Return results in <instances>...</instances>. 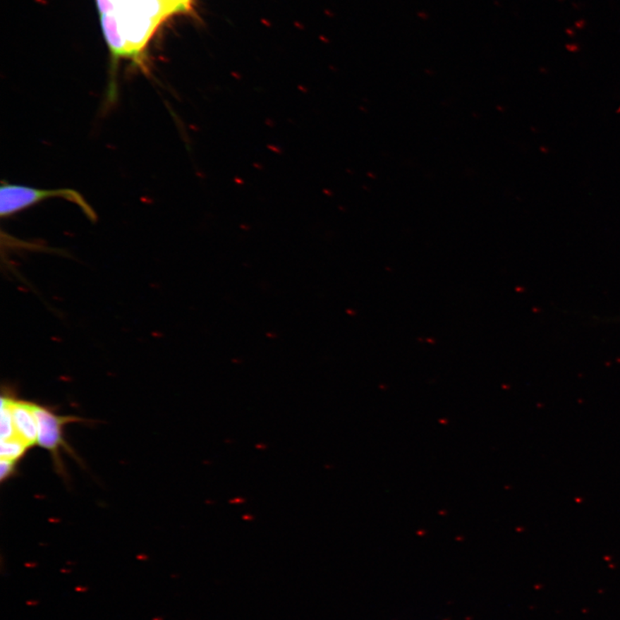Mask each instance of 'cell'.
I'll use <instances>...</instances> for the list:
<instances>
[{
	"label": "cell",
	"instance_id": "1",
	"mask_svg": "<svg viewBox=\"0 0 620 620\" xmlns=\"http://www.w3.org/2000/svg\"><path fill=\"white\" fill-rule=\"evenodd\" d=\"M194 0H97L105 41L112 56L145 59L156 30L167 18L192 13Z\"/></svg>",
	"mask_w": 620,
	"mask_h": 620
},
{
	"label": "cell",
	"instance_id": "2",
	"mask_svg": "<svg viewBox=\"0 0 620 620\" xmlns=\"http://www.w3.org/2000/svg\"><path fill=\"white\" fill-rule=\"evenodd\" d=\"M49 198H61L80 207L90 220H97V214L85 197L77 190L68 188L42 190L13 185L3 181L0 190V214L9 217L38 202Z\"/></svg>",
	"mask_w": 620,
	"mask_h": 620
},
{
	"label": "cell",
	"instance_id": "3",
	"mask_svg": "<svg viewBox=\"0 0 620 620\" xmlns=\"http://www.w3.org/2000/svg\"><path fill=\"white\" fill-rule=\"evenodd\" d=\"M34 411L37 423V446L49 451L59 467L61 448L71 451L64 439V428L68 424L82 420L75 416L58 415L51 408L35 403Z\"/></svg>",
	"mask_w": 620,
	"mask_h": 620
},
{
	"label": "cell",
	"instance_id": "4",
	"mask_svg": "<svg viewBox=\"0 0 620 620\" xmlns=\"http://www.w3.org/2000/svg\"><path fill=\"white\" fill-rule=\"evenodd\" d=\"M11 415H13L16 435L30 448L37 444V423L34 411V403L16 399L7 394Z\"/></svg>",
	"mask_w": 620,
	"mask_h": 620
},
{
	"label": "cell",
	"instance_id": "5",
	"mask_svg": "<svg viewBox=\"0 0 620 620\" xmlns=\"http://www.w3.org/2000/svg\"><path fill=\"white\" fill-rule=\"evenodd\" d=\"M29 449L30 447L22 439L18 437H14L9 439L1 440L0 455L3 459L19 462Z\"/></svg>",
	"mask_w": 620,
	"mask_h": 620
},
{
	"label": "cell",
	"instance_id": "6",
	"mask_svg": "<svg viewBox=\"0 0 620 620\" xmlns=\"http://www.w3.org/2000/svg\"><path fill=\"white\" fill-rule=\"evenodd\" d=\"M0 434H1V440L17 437L7 394H3L1 397V432Z\"/></svg>",
	"mask_w": 620,
	"mask_h": 620
},
{
	"label": "cell",
	"instance_id": "7",
	"mask_svg": "<svg viewBox=\"0 0 620 620\" xmlns=\"http://www.w3.org/2000/svg\"><path fill=\"white\" fill-rule=\"evenodd\" d=\"M17 463L18 462L13 461V460L3 458L0 460V469H1L0 478H1L2 482L8 480V479L15 475V471L17 470Z\"/></svg>",
	"mask_w": 620,
	"mask_h": 620
}]
</instances>
